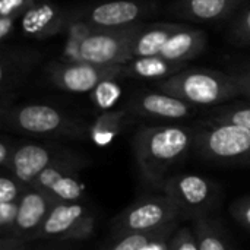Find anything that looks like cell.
Here are the masks:
<instances>
[{"label": "cell", "mask_w": 250, "mask_h": 250, "mask_svg": "<svg viewBox=\"0 0 250 250\" xmlns=\"http://www.w3.org/2000/svg\"><path fill=\"white\" fill-rule=\"evenodd\" d=\"M245 0H177L170 13L193 22H220L234 15Z\"/></svg>", "instance_id": "9a60e30c"}, {"label": "cell", "mask_w": 250, "mask_h": 250, "mask_svg": "<svg viewBox=\"0 0 250 250\" xmlns=\"http://www.w3.org/2000/svg\"><path fill=\"white\" fill-rule=\"evenodd\" d=\"M182 23H152L144 25L132 44V60L139 57L160 56L168 40L182 28Z\"/></svg>", "instance_id": "ac0fdd59"}, {"label": "cell", "mask_w": 250, "mask_h": 250, "mask_svg": "<svg viewBox=\"0 0 250 250\" xmlns=\"http://www.w3.org/2000/svg\"><path fill=\"white\" fill-rule=\"evenodd\" d=\"M171 237H173V236L160 239V240L154 242L152 245H149L145 250H170V240H171Z\"/></svg>", "instance_id": "d590c367"}, {"label": "cell", "mask_w": 250, "mask_h": 250, "mask_svg": "<svg viewBox=\"0 0 250 250\" xmlns=\"http://www.w3.org/2000/svg\"><path fill=\"white\" fill-rule=\"evenodd\" d=\"M97 215L85 202H56L34 240L76 243L95 233Z\"/></svg>", "instance_id": "8992f818"}, {"label": "cell", "mask_w": 250, "mask_h": 250, "mask_svg": "<svg viewBox=\"0 0 250 250\" xmlns=\"http://www.w3.org/2000/svg\"><path fill=\"white\" fill-rule=\"evenodd\" d=\"M186 67H188V63L171 62L161 56L139 57L123 64V78L127 76V78H135V79L158 82L182 72Z\"/></svg>", "instance_id": "ffe728a7"}, {"label": "cell", "mask_w": 250, "mask_h": 250, "mask_svg": "<svg viewBox=\"0 0 250 250\" xmlns=\"http://www.w3.org/2000/svg\"><path fill=\"white\" fill-rule=\"evenodd\" d=\"M167 195L185 217L204 218L217 204L214 183L198 174H177L167 179L163 186Z\"/></svg>", "instance_id": "9c48e42d"}, {"label": "cell", "mask_w": 250, "mask_h": 250, "mask_svg": "<svg viewBox=\"0 0 250 250\" xmlns=\"http://www.w3.org/2000/svg\"><path fill=\"white\" fill-rule=\"evenodd\" d=\"M45 245L31 246V242L16 240V239H1L0 250H73V243L64 242H51L45 240Z\"/></svg>", "instance_id": "83f0119b"}, {"label": "cell", "mask_w": 250, "mask_h": 250, "mask_svg": "<svg viewBox=\"0 0 250 250\" xmlns=\"http://www.w3.org/2000/svg\"><path fill=\"white\" fill-rule=\"evenodd\" d=\"M16 19L18 18H15V16H0V38H1L3 42L12 34L13 25H15V21Z\"/></svg>", "instance_id": "e575fe53"}, {"label": "cell", "mask_w": 250, "mask_h": 250, "mask_svg": "<svg viewBox=\"0 0 250 250\" xmlns=\"http://www.w3.org/2000/svg\"><path fill=\"white\" fill-rule=\"evenodd\" d=\"M204 123H226L250 129V103H236L224 107H218Z\"/></svg>", "instance_id": "cb8c5ba5"}, {"label": "cell", "mask_w": 250, "mask_h": 250, "mask_svg": "<svg viewBox=\"0 0 250 250\" xmlns=\"http://www.w3.org/2000/svg\"><path fill=\"white\" fill-rule=\"evenodd\" d=\"M151 7L136 0H111L92 6L85 15V23L98 28H122L139 23Z\"/></svg>", "instance_id": "5bb4252c"}, {"label": "cell", "mask_w": 250, "mask_h": 250, "mask_svg": "<svg viewBox=\"0 0 250 250\" xmlns=\"http://www.w3.org/2000/svg\"><path fill=\"white\" fill-rule=\"evenodd\" d=\"M23 186L15 176L3 171L0 176V204H16L19 202L23 190Z\"/></svg>", "instance_id": "4316f807"}, {"label": "cell", "mask_w": 250, "mask_h": 250, "mask_svg": "<svg viewBox=\"0 0 250 250\" xmlns=\"http://www.w3.org/2000/svg\"><path fill=\"white\" fill-rule=\"evenodd\" d=\"M132 114L125 110H108L103 111L92 125H89L88 138L97 146H108L117 136L123 133V130L129 126L132 120Z\"/></svg>", "instance_id": "44dd1931"}, {"label": "cell", "mask_w": 250, "mask_h": 250, "mask_svg": "<svg viewBox=\"0 0 250 250\" xmlns=\"http://www.w3.org/2000/svg\"><path fill=\"white\" fill-rule=\"evenodd\" d=\"M50 82L66 92H91L101 82L123 78V64H94L88 62L53 63L48 67Z\"/></svg>", "instance_id": "30bf717a"}, {"label": "cell", "mask_w": 250, "mask_h": 250, "mask_svg": "<svg viewBox=\"0 0 250 250\" xmlns=\"http://www.w3.org/2000/svg\"><path fill=\"white\" fill-rule=\"evenodd\" d=\"M229 40L239 47H250V6L242 9L230 23Z\"/></svg>", "instance_id": "484cf974"}, {"label": "cell", "mask_w": 250, "mask_h": 250, "mask_svg": "<svg viewBox=\"0 0 250 250\" xmlns=\"http://www.w3.org/2000/svg\"><path fill=\"white\" fill-rule=\"evenodd\" d=\"M174 229H176V224H171L161 230L144 231V233H127L122 236H116V239L108 246L103 248L101 250H145L154 242L173 236L176 233Z\"/></svg>", "instance_id": "7402d4cb"}, {"label": "cell", "mask_w": 250, "mask_h": 250, "mask_svg": "<svg viewBox=\"0 0 250 250\" xmlns=\"http://www.w3.org/2000/svg\"><path fill=\"white\" fill-rule=\"evenodd\" d=\"M88 164L89 161L83 155L73 152L42 171L32 186L45 192L57 202H83L86 193L79 171Z\"/></svg>", "instance_id": "ba28073f"}, {"label": "cell", "mask_w": 250, "mask_h": 250, "mask_svg": "<svg viewBox=\"0 0 250 250\" xmlns=\"http://www.w3.org/2000/svg\"><path fill=\"white\" fill-rule=\"evenodd\" d=\"M89 95H91L92 104L98 110L108 111V110H113L116 103L120 100L122 88L117 79H108V81L101 82L98 86H95V89H92Z\"/></svg>", "instance_id": "d4e9b609"}, {"label": "cell", "mask_w": 250, "mask_h": 250, "mask_svg": "<svg viewBox=\"0 0 250 250\" xmlns=\"http://www.w3.org/2000/svg\"><path fill=\"white\" fill-rule=\"evenodd\" d=\"M155 85L160 91L195 107L218 105L240 95L231 73L204 67H186Z\"/></svg>", "instance_id": "3957f363"}, {"label": "cell", "mask_w": 250, "mask_h": 250, "mask_svg": "<svg viewBox=\"0 0 250 250\" xmlns=\"http://www.w3.org/2000/svg\"><path fill=\"white\" fill-rule=\"evenodd\" d=\"M231 76L236 81V85L239 88L240 95L250 100V67H245L240 70H236L231 73Z\"/></svg>", "instance_id": "836d02e7"}, {"label": "cell", "mask_w": 250, "mask_h": 250, "mask_svg": "<svg viewBox=\"0 0 250 250\" xmlns=\"http://www.w3.org/2000/svg\"><path fill=\"white\" fill-rule=\"evenodd\" d=\"M193 233L196 236L199 250H233L220 229L207 217L195 220Z\"/></svg>", "instance_id": "603a6c76"}, {"label": "cell", "mask_w": 250, "mask_h": 250, "mask_svg": "<svg viewBox=\"0 0 250 250\" xmlns=\"http://www.w3.org/2000/svg\"><path fill=\"white\" fill-rule=\"evenodd\" d=\"M40 54L28 50H3L0 60V85L3 98L12 91L37 63Z\"/></svg>", "instance_id": "d6986e66"}, {"label": "cell", "mask_w": 250, "mask_h": 250, "mask_svg": "<svg viewBox=\"0 0 250 250\" xmlns=\"http://www.w3.org/2000/svg\"><path fill=\"white\" fill-rule=\"evenodd\" d=\"M231 217L246 230H250V196L234 201L230 207Z\"/></svg>", "instance_id": "4dcf8cb0"}, {"label": "cell", "mask_w": 250, "mask_h": 250, "mask_svg": "<svg viewBox=\"0 0 250 250\" xmlns=\"http://www.w3.org/2000/svg\"><path fill=\"white\" fill-rule=\"evenodd\" d=\"M193 149L211 163L250 166V129L226 123H202L196 127Z\"/></svg>", "instance_id": "5b68a950"}, {"label": "cell", "mask_w": 250, "mask_h": 250, "mask_svg": "<svg viewBox=\"0 0 250 250\" xmlns=\"http://www.w3.org/2000/svg\"><path fill=\"white\" fill-rule=\"evenodd\" d=\"M182 217L176 204L167 196H151L144 198L129 205L113 224L116 236L127 233H144L161 230L167 226L176 224Z\"/></svg>", "instance_id": "52a82bcc"}, {"label": "cell", "mask_w": 250, "mask_h": 250, "mask_svg": "<svg viewBox=\"0 0 250 250\" xmlns=\"http://www.w3.org/2000/svg\"><path fill=\"white\" fill-rule=\"evenodd\" d=\"M56 202L45 192L34 186H26L19 199L18 218L10 239L23 242L34 240Z\"/></svg>", "instance_id": "4fadbf2b"}, {"label": "cell", "mask_w": 250, "mask_h": 250, "mask_svg": "<svg viewBox=\"0 0 250 250\" xmlns=\"http://www.w3.org/2000/svg\"><path fill=\"white\" fill-rule=\"evenodd\" d=\"M19 202L16 204H0V230L1 239H10L15 230L18 218Z\"/></svg>", "instance_id": "f1b7e54d"}, {"label": "cell", "mask_w": 250, "mask_h": 250, "mask_svg": "<svg viewBox=\"0 0 250 250\" xmlns=\"http://www.w3.org/2000/svg\"><path fill=\"white\" fill-rule=\"evenodd\" d=\"M144 25L135 23L122 28H98L85 22L70 25L79 35L78 62L94 64H126L132 60V44Z\"/></svg>", "instance_id": "277c9868"}, {"label": "cell", "mask_w": 250, "mask_h": 250, "mask_svg": "<svg viewBox=\"0 0 250 250\" xmlns=\"http://www.w3.org/2000/svg\"><path fill=\"white\" fill-rule=\"evenodd\" d=\"M0 122L6 130L34 136L82 139L89 132L83 120L47 104L1 107Z\"/></svg>", "instance_id": "7a4b0ae2"}, {"label": "cell", "mask_w": 250, "mask_h": 250, "mask_svg": "<svg viewBox=\"0 0 250 250\" xmlns=\"http://www.w3.org/2000/svg\"><path fill=\"white\" fill-rule=\"evenodd\" d=\"M196 127L180 125L144 126L132 141L135 161L142 179L163 188L173 166L182 161L195 146Z\"/></svg>", "instance_id": "6da1fadb"}, {"label": "cell", "mask_w": 250, "mask_h": 250, "mask_svg": "<svg viewBox=\"0 0 250 250\" xmlns=\"http://www.w3.org/2000/svg\"><path fill=\"white\" fill-rule=\"evenodd\" d=\"M125 110L138 117L183 120L190 117L196 107L163 91H139L126 103Z\"/></svg>", "instance_id": "7c38bea8"}, {"label": "cell", "mask_w": 250, "mask_h": 250, "mask_svg": "<svg viewBox=\"0 0 250 250\" xmlns=\"http://www.w3.org/2000/svg\"><path fill=\"white\" fill-rule=\"evenodd\" d=\"M64 23V13L51 3H35L21 16L22 32L38 40L56 35Z\"/></svg>", "instance_id": "2e32d148"}, {"label": "cell", "mask_w": 250, "mask_h": 250, "mask_svg": "<svg viewBox=\"0 0 250 250\" xmlns=\"http://www.w3.org/2000/svg\"><path fill=\"white\" fill-rule=\"evenodd\" d=\"M35 4V0H0V16H22Z\"/></svg>", "instance_id": "1f68e13d"}, {"label": "cell", "mask_w": 250, "mask_h": 250, "mask_svg": "<svg viewBox=\"0 0 250 250\" xmlns=\"http://www.w3.org/2000/svg\"><path fill=\"white\" fill-rule=\"evenodd\" d=\"M15 148H16V141L10 139L6 135L0 139V167L6 173H10L12 170Z\"/></svg>", "instance_id": "d6a6232c"}, {"label": "cell", "mask_w": 250, "mask_h": 250, "mask_svg": "<svg viewBox=\"0 0 250 250\" xmlns=\"http://www.w3.org/2000/svg\"><path fill=\"white\" fill-rule=\"evenodd\" d=\"M205 47H207L205 31L183 25L168 40L160 56L171 62L188 63L189 60L196 59L205 50Z\"/></svg>", "instance_id": "e0dca14e"}, {"label": "cell", "mask_w": 250, "mask_h": 250, "mask_svg": "<svg viewBox=\"0 0 250 250\" xmlns=\"http://www.w3.org/2000/svg\"><path fill=\"white\" fill-rule=\"evenodd\" d=\"M170 250H199V245L193 230L188 227L176 230L170 240Z\"/></svg>", "instance_id": "f546056e"}, {"label": "cell", "mask_w": 250, "mask_h": 250, "mask_svg": "<svg viewBox=\"0 0 250 250\" xmlns=\"http://www.w3.org/2000/svg\"><path fill=\"white\" fill-rule=\"evenodd\" d=\"M70 154H73V151L54 144L31 141L16 142L10 174L15 176L23 186H32L42 171Z\"/></svg>", "instance_id": "8fae6325"}]
</instances>
